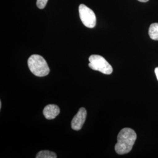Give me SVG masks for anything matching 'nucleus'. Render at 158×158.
Returning <instances> with one entry per match:
<instances>
[{
  "label": "nucleus",
  "instance_id": "obj_1",
  "mask_svg": "<svg viewBox=\"0 0 158 158\" xmlns=\"http://www.w3.org/2000/svg\"><path fill=\"white\" fill-rule=\"evenodd\" d=\"M135 132L130 128H124L119 132L117 143L115 145V151L119 155H124L132 150L136 139Z\"/></svg>",
  "mask_w": 158,
  "mask_h": 158
},
{
  "label": "nucleus",
  "instance_id": "obj_2",
  "mask_svg": "<svg viewBox=\"0 0 158 158\" xmlns=\"http://www.w3.org/2000/svg\"><path fill=\"white\" fill-rule=\"evenodd\" d=\"M28 65L30 71L38 77H44L50 72L45 59L39 55H32L29 57Z\"/></svg>",
  "mask_w": 158,
  "mask_h": 158
},
{
  "label": "nucleus",
  "instance_id": "obj_3",
  "mask_svg": "<svg viewBox=\"0 0 158 158\" xmlns=\"http://www.w3.org/2000/svg\"><path fill=\"white\" fill-rule=\"evenodd\" d=\"M89 60L90 62L89 66L91 69L105 74L112 73L113 68L104 57L98 55H91Z\"/></svg>",
  "mask_w": 158,
  "mask_h": 158
},
{
  "label": "nucleus",
  "instance_id": "obj_4",
  "mask_svg": "<svg viewBox=\"0 0 158 158\" xmlns=\"http://www.w3.org/2000/svg\"><path fill=\"white\" fill-rule=\"evenodd\" d=\"M79 12L80 19L86 27L93 28L96 26V15L90 8L85 4H80L79 6Z\"/></svg>",
  "mask_w": 158,
  "mask_h": 158
},
{
  "label": "nucleus",
  "instance_id": "obj_5",
  "mask_svg": "<svg viewBox=\"0 0 158 158\" xmlns=\"http://www.w3.org/2000/svg\"><path fill=\"white\" fill-rule=\"evenodd\" d=\"M87 117V111L85 108H80L72 121V128L76 131L81 130Z\"/></svg>",
  "mask_w": 158,
  "mask_h": 158
},
{
  "label": "nucleus",
  "instance_id": "obj_6",
  "mask_svg": "<svg viewBox=\"0 0 158 158\" xmlns=\"http://www.w3.org/2000/svg\"><path fill=\"white\" fill-rule=\"evenodd\" d=\"M60 113V108L55 104H48L44 108L43 114L47 119H55Z\"/></svg>",
  "mask_w": 158,
  "mask_h": 158
},
{
  "label": "nucleus",
  "instance_id": "obj_7",
  "mask_svg": "<svg viewBox=\"0 0 158 158\" xmlns=\"http://www.w3.org/2000/svg\"><path fill=\"white\" fill-rule=\"evenodd\" d=\"M149 35L153 40H158V23H152L149 29Z\"/></svg>",
  "mask_w": 158,
  "mask_h": 158
},
{
  "label": "nucleus",
  "instance_id": "obj_8",
  "mask_svg": "<svg viewBox=\"0 0 158 158\" xmlns=\"http://www.w3.org/2000/svg\"><path fill=\"white\" fill-rule=\"evenodd\" d=\"M36 158H56L57 155L49 151H41L37 153Z\"/></svg>",
  "mask_w": 158,
  "mask_h": 158
},
{
  "label": "nucleus",
  "instance_id": "obj_9",
  "mask_svg": "<svg viewBox=\"0 0 158 158\" xmlns=\"http://www.w3.org/2000/svg\"><path fill=\"white\" fill-rule=\"evenodd\" d=\"M48 0H37L36 6L40 9H44L45 7Z\"/></svg>",
  "mask_w": 158,
  "mask_h": 158
},
{
  "label": "nucleus",
  "instance_id": "obj_10",
  "mask_svg": "<svg viewBox=\"0 0 158 158\" xmlns=\"http://www.w3.org/2000/svg\"><path fill=\"white\" fill-rule=\"evenodd\" d=\"M155 73L156 78H157L158 80V68H155Z\"/></svg>",
  "mask_w": 158,
  "mask_h": 158
},
{
  "label": "nucleus",
  "instance_id": "obj_11",
  "mask_svg": "<svg viewBox=\"0 0 158 158\" xmlns=\"http://www.w3.org/2000/svg\"><path fill=\"white\" fill-rule=\"evenodd\" d=\"M138 1H139L140 2H148L149 0H138Z\"/></svg>",
  "mask_w": 158,
  "mask_h": 158
},
{
  "label": "nucleus",
  "instance_id": "obj_12",
  "mask_svg": "<svg viewBox=\"0 0 158 158\" xmlns=\"http://www.w3.org/2000/svg\"><path fill=\"white\" fill-rule=\"evenodd\" d=\"M1 106H2V104H1V102H0V108H1Z\"/></svg>",
  "mask_w": 158,
  "mask_h": 158
}]
</instances>
